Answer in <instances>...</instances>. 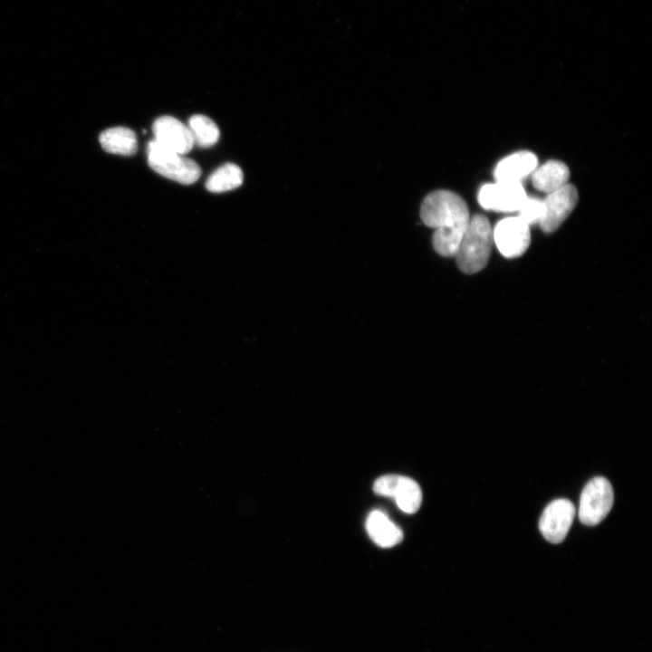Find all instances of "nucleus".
I'll use <instances>...</instances> for the list:
<instances>
[{
    "label": "nucleus",
    "mask_w": 652,
    "mask_h": 652,
    "mask_svg": "<svg viewBox=\"0 0 652 652\" xmlns=\"http://www.w3.org/2000/svg\"><path fill=\"white\" fill-rule=\"evenodd\" d=\"M420 217L427 226L435 229V251L445 257L455 256L471 218L464 199L449 190H435L424 198Z\"/></svg>",
    "instance_id": "obj_1"
},
{
    "label": "nucleus",
    "mask_w": 652,
    "mask_h": 652,
    "mask_svg": "<svg viewBox=\"0 0 652 652\" xmlns=\"http://www.w3.org/2000/svg\"><path fill=\"white\" fill-rule=\"evenodd\" d=\"M493 242V229L488 219L483 215L472 216L455 254L458 268L469 274L484 269Z\"/></svg>",
    "instance_id": "obj_2"
},
{
    "label": "nucleus",
    "mask_w": 652,
    "mask_h": 652,
    "mask_svg": "<svg viewBox=\"0 0 652 652\" xmlns=\"http://www.w3.org/2000/svg\"><path fill=\"white\" fill-rule=\"evenodd\" d=\"M149 166L161 176L184 185L195 183L201 168L194 160L163 148L155 139L148 143Z\"/></svg>",
    "instance_id": "obj_3"
},
{
    "label": "nucleus",
    "mask_w": 652,
    "mask_h": 652,
    "mask_svg": "<svg viewBox=\"0 0 652 652\" xmlns=\"http://www.w3.org/2000/svg\"><path fill=\"white\" fill-rule=\"evenodd\" d=\"M614 494L610 483L602 476L592 478L583 488L579 504V519L588 526L602 522L613 505Z\"/></svg>",
    "instance_id": "obj_4"
},
{
    "label": "nucleus",
    "mask_w": 652,
    "mask_h": 652,
    "mask_svg": "<svg viewBox=\"0 0 652 652\" xmlns=\"http://www.w3.org/2000/svg\"><path fill=\"white\" fill-rule=\"evenodd\" d=\"M493 241L503 256L518 257L530 245V225L518 216L503 218L493 229Z\"/></svg>",
    "instance_id": "obj_5"
},
{
    "label": "nucleus",
    "mask_w": 652,
    "mask_h": 652,
    "mask_svg": "<svg viewBox=\"0 0 652 652\" xmlns=\"http://www.w3.org/2000/svg\"><path fill=\"white\" fill-rule=\"evenodd\" d=\"M527 195L521 182L496 181L481 187L480 206L498 212H517Z\"/></svg>",
    "instance_id": "obj_6"
},
{
    "label": "nucleus",
    "mask_w": 652,
    "mask_h": 652,
    "mask_svg": "<svg viewBox=\"0 0 652 652\" xmlns=\"http://www.w3.org/2000/svg\"><path fill=\"white\" fill-rule=\"evenodd\" d=\"M578 199V191L571 184L547 194L542 200L543 214L538 224L541 229L551 233L559 228L574 209Z\"/></svg>",
    "instance_id": "obj_7"
},
{
    "label": "nucleus",
    "mask_w": 652,
    "mask_h": 652,
    "mask_svg": "<svg viewBox=\"0 0 652 652\" xmlns=\"http://www.w3.org/2000/svg\"><path fill=\"white\" fill-rule=\"evenodd\" d=\"M575 506L568 499H556L544 509L539 529L542 536L551 543L561 542L568 534L575 515Z\"/></svg>",
    "instance_id": "obj_8"
},
{
    "label": "nucleus",
    "mask_w": 652,
    "mask_h": 652,
    "mask_svg": "<svg viewBox=\"0 0 652 652\" xmlns=\"http://www.w3.org/2000/svg\"><path fill=\"white\" fill-rule=\"evenodd\" d=\"M155 140L163 148L184 155L193 146V139L188 128L172 116H161L152 125Z\"/></svg>",
    "instance_id": "obj_9"
},
{
    "label": "nucleus",
    "mask_w": 652,
    "mask_h": 652,
    "mask_svg": "<svg viewBox=\"0 0 652 652\" xmlns=\"http://www.w3.org/2000/svg\"><path fill=\"white\" fill-rule=\"evenodd\" d=\"M538 167L534 153L527 150L513 153L498 162L494 176L496 181L521 182Z\"/></svg>",
    "instance_id": "obj_10"
},
{
    "label": "nucleus",
    "mask_w": 652,
    "mask_h": 652,
    "mask_svg": "<svg viewBox=\"0 0 652 652\" xmlns=\"http://www.w3.org/2000/svg\"><path fill=\"white\" fill-rule=\"evenodd\" d=\"M365 525L369 537L379 547L390 548L403 540L402 530L379 510L369 513Z\"/></svg>",
    "instance_id": "obj_11"
},
{
    "label": "nucleus",
    "mask_w": 652,
    "mask_h": 652,
    "mask_svg": "<svg viewBox=\"0 0 652 652\" xmlns=\"http://www.w3.org/2000/svg\"><path fill=\"white\" fill-rule=\"evenodd\" d=\"M570 170L567 165L559 160H549L537 167L532 174L533 187L549 194L568 184Z\"/></svg>",
    "instance_id": "obj_12"
},
{
    "label": "nucleus",
    "mask_w": 652,
    "mask_h": 652,
    "mask_svg": "<svg viewBox=\"0 0 652 652\" xmlns=\"http://www.w3.org/2000/svg\"><path fill=\"white\" fill-rule=\"evenodd\" d=\"M388 497H392L398 507L406 513H415L422 503V493L418 484L406 476L396 475Z\"/></svg>",
    "instance_id": "obj_13"
},
{
    "label": "nucleus",
    "mask_w": 652,
    "mask_h": 652,
    "mask_svg": "<svg viewBox=\"0 0 652 652\" xmlns=\"http://www.w3.org/2000/svg\"><path fill=\"white\" fill-rule=\"evenodd\" d=\"M100 143L104 150L122 156L134 155L138 149L135 132L125 127H114L100 134Z\"/></svg>",
    "instance_id": "obj_14"
},
{
    "label": "nucleus",
    "mask_w": 652,
    "mask_h": 652,
    "mask_svg": "<svg viewBox=\"0 0 652 652\" xmlns=\"http://www.w3.org/2000/svg\"><path fill=\"white\" fill-rule=\"evenodd\" d=\"M243 171L234 163H225L212 172L206 180V187L213 193H222L240 187Z\"/></svg>",
    "instance_id": "obj_15"
},
{
    "label": "nucleus",
    "mask_w": 652,
    "mask_h": 652,
    "mask_svg": "<svg viewBox=\"0 0 652 652\" xmlns=\"http://www.w3.org/2000/svg\"><path fill=\"white\" fill-rule=\"evenodd\" d=\"M187 128L191 133L194 145L200 148H209L218 141L220 132L217 125L205 115L197 114L191 116L188 120Z\"/></svg>",
    "instance_id": "obj_16"
},
{
    "label": "nucleus",
    "mask_w": 652,
    "mask_h": 652,
    "mask_svg": "<svg viewBox=\"0 0 652 652\" xmlns=\"http://www.w3.org/2000/svg\"><path fill=\"white\" fill-rule=\"evenodd\" d=\"M517 213V216L529 225L539 224L543 214V202L539 198L527 197Z\"/></svg>",
    "instance_id": "obj_17"
}]
</instances>
